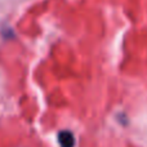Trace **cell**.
Returning <instances> with one entry per match:
<instances>
[{"mask_svg": "<svg viewBox=\"0 0 147 147\" xmlns=\"http://www.w3.org/2000/svg\"><path fill=\"white\" fill-rule=\"evenodd\" d=\"M58 143L61 147H74L75 138L70 130H62L58 133Z\"/></svg>", "mask_w": 147, "mask_h": 147, "instance_id": "cell-1", "label": "cell"}]
</instances>
